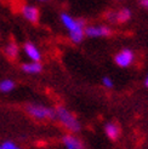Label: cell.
<instances>
[{
    "mask_svg": "<svg viewBox=\"0 0 148 149\" xmlns=\"http://www.w3.org/2000/svg\"><path fill=\"white\" fill-rule=\"evenodd\" d=\"M61 22L64 26V28L68 31L69 39L74 44H80L85 38L84 29L86 27V23L84 19H78L74 18L73 16L68 13H62L61 15Z\"/></svg>",
    "mask_w": 148,
    "mask_h": 149,
    "instance_id": "1",
    "label": "cell"
},
{
    "mask_svg": "<svg viewBox=\"0 0 148 149\" xmlns=\"http://www.w3.org/2000/svg\"><path fill=\"white\" fill-rule=\"evenodd\" d=\"M55 119L66 130L72 133H77L81 130V125L75 118V115L72 111H69L67 108H64L63 106H60L55 109Z\"/></svg>",
    "mask_w": 148,
    "mask_h": 149,
    "instance_id": "2",
    "label": "cell"
},
{
    "mask_svg": "<svg viewBox=\"0 0 148 149\" xmlns=\"http://www.w3.org/2000/svg\"><path fill=\"white\" fill-rule=\"evenodd\" d=\"M27 113L35 120H49V119H55V109L49 108L43 104H28L26 107Z\"/></svg>",
    "mask_w": 148,
    "mask_h": 149,
    "instance_id": "3",
    "label": "cell"
},
{
    "mask_svg": "<svg viewBox=\"0 0 148 149\" xmlns=\"http://www.w3.org/2000/svg\"><path fill=\"white\" fill-rule=\"evenodd\" d=\"M132 12L128 7H121L119 10H110L107 12L106 17L110 23H126L131 19Z\"/></svg>",
    "mask_w": 148,
    "mask_h": 149,
    "instance_id": "4",
    "label": "cell"
},
{
    "mask_svg": "<svg viewBox=\"0 0 148 149\" xmlns=\"http://www.w3.org/2000/svg\"><path fill=\"white\" fill-rule=\"evenodd\" d=\"M135 61V54L131 49H121L118 54L114 56V62L120 68H128Z\"/></svg>",
    "mask_w": 148,
    "mask_h": 149,
    "instance_id": "5",
    "label": "cell"
},
{
    "mask_svg": "<svg viewBox=\"0 0 148 149\" xmlns=\"http://www.w3.org/2000/svg\"><path fill=\"white\" fill-rule=\"evenodd\" d=\"M85 36L89 38H106V36L112 35V29L108 26L96 24V26H86L84 29Z\"/></svg>",
    "mask_w": 148,
    "mask_h": 149,
    "instance_id": "6",
    "label": "cell"
},
{
    "mask_svg": "<svg viewBox=\"0 0 148 149\" xmlns=\"http://www.w3.org/2000/svg\"><path fill=\"white\" fill-rule=\"evenodd\" d=\"M21 13L24 17V19L31 22V23H36L40 17V12L38 10V7H35L33 5H23L21 7Z\"/></svg>",
    "mask_w": 148,
    "mask_h": 149,
    "instance_id": "7",
    "label": "cell"
},
{
    "mask_svg": "<svg viewBox=\"0 0 148 149\" xmlns=\"http://www.w3.org/2000/svg\"><path fill=\"white\" fill-rule=\"evenodd\" d=\"M23 52H24V55L29 58V61H34V62H40L41 61V52L31 41L24 42Z\"/></svg>",
    "mask_w": 148,
    "mask_h": 149,
    "instance_id": "8",
    "label": "cell"
},
{
    "mask_svg": "<svg viewBox=\"0 0 148 149\" xmlns=\"http://www.w3.org/2000/svg\"><path fill=\"white\" fill-rule=\"evenodd\" d=\"M62 143L66 149H84L83 142L74 135V133H67L62 137Z\"/></svg>",
    "mask_w": 148,
    "mask_h": 149,
    "instance_id": "9",
    "label": "cell"
},
{
    "mask_svg": "<svg viewBox=\"0 0 148 149\" xmlns=\"http://www.w3.org/2000/svg\"><path fill=\"white\" fill-rule=\"evenodd\" d=\"M105 133L109 139L115 141V139H118V137L120 135V129L115 123L109 121L105 125Z\"/></svg>",
    "mask_w": 148,
    "mask_h": 149,
    "instance_id": "10",
    "label": "cell"
},
{
    "mask_svg": "<svg viewBox=\"0 0 148 149\" xmlns=\"http://www.w3.org/2000/svg\"><path fill=\"white\" fill-rule=\"evenodd\" d=\"M21 69L27 74H38L41 72L43 65L40 62H34V61H29L26 62L21 65Z\"/></svg>",
    "mask_w": 148,
    "mask_h": 149,
    "instance_id": "11",
    "label": "cell"
},
{
    "mask_svg": "<svg viewBox=\"0 0 148 149\" xmlns=\"http://www.w3.org/2000/svg\"><path fill=\"white\" fill-rule=\"evenodd\" d=\"M5 54L10 59H16L20 55V46L17 42H15L13 40L7 42V45L5 46Z\"/></svg>",
    "mask_w": 148,
    "mask_h": 149,
    "instance_id": "12",
    "label": "cell"
},
{
    "mask_svg": "<svg viewBox=\"0 0 148 149\" xmlns=\"http://www.w3.org/2000/svg\"><path fill=\"white\" fill-rule=\"evenodd\" d=\"M16 84H15V81L11 80V79H4L0 81V91L4 92V93H7V92H11Z\"/></svg>",
    "mask_w": 148,
    "mask_h": 149,
    "instance_id": "13",
    "label": "cell"
},
{
    "mask_svg": "<svg viewBox=\"0 0 148 149\" xmlns=\"http://www.w3.org/2000/svg\"><path fill=\"white\" fill-rule=\"evenodd\" d=\"M0 147H1V149H21L16 143L12 142V141H5V142L0 144Z\"/></svg>",
    "mask_w": 148,
    "mask_h": 149,
    "instance_id": "14",
    "label": "cell"
},
{
    "mask_svg": "<svg viewBox=\"0 0 148 149\" xmlns=\"http://www.w3.org/2000/svg\"><path fill=\"white\" fill-rule=\"evenodd\" d=\"M102 85L105 87H107V88H113L114 87L113 80H112V78H109V77H103L102 78Z\"/></svg>",
    "mask_w": 148,
    "mask_h": 149,
    "instance_id": "15",
    "label": "cell"
},
{
    "mask_svg": "<svg viewBox=\"0 0 148 149\" xmlns=\"http://www.w3.org/2000/svg\"><path fill=\"white\" fill-rule=\"evenodd\" d=\"M140 5L148 10V0H140Z\"/></svg>",
    "mask_w": 148,
    "mask_h": 149,
    "instance_id": "16",
    "label": "cell"
},
{
    "mask_svg": "<svg viewBox=\"0 0 148 149\" xmlns=\"http://www.w3.org/2000/svg\"><path fill=\"white\" fill-rule=\"evenodd\" d=\"M145 85H146V87H148V74H147L146 79H145Z\"/></svg>",
    "mask_w": 148,
    "mask_h": 149,
    "instance_id": "17",
    "label": "cell"
},
{
    "mask_svg": "<svg viewBox=\"0 0 148 149\" xmlns=\"http://www.w3.org/2000/svg\"><path fill=\"white\" fill-rule=\"evenodd\" d=\"M39 1H43L44 3V1H47V0H39Z\"/></svg>",
    "mask_w": 148,
    "mask_h": 149,
    "instance_id": "18",
    "label": "cell"
},
{
    "mask_svg": "<svg viewBox=\"0 0 148 149\" xmlns=\"http://www.w3.org/2000/svg\"><path fill=\"white\" fill-rule=\"evenodd\" d=\"M0 149H1V147H0Z\"/></svg>",
    "mask_w": 148,
    "mask_h": 149,
    "instance_id": "19",
    "label": "cell"
}]
</instances>
